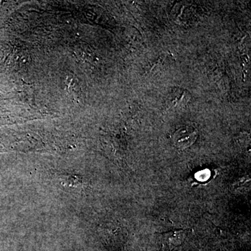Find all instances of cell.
Segmentation results:
<instances>
[{
	"mask_svg": "<svg viewBox=\"0 0 251 251\" xmlns=\"http://www.w3.org/2000/svg\"><path fill=\"white\" fill-rule=\"evenodd\" d=\"M198 133L197 129L192 125H183L172 135L171 141L178 150H185L195 143Z\"/></svg>",
	"mask_w": 251,
	"mask_h": 251,
	"instance_id": "cell-1",
	"label": "cell"
}]
</instances>
